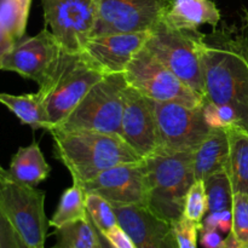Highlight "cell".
Instances as JSON below:
<instances>
[{"label": "cell", "mask_w": 248, "mask_h": 248, "mask_svg": "<svg viewBox=\"0 0 248 248\" xmlns=\"http://www.w3.org/2000/svg\"><path fill=\"white\" fill-rule=\"evenodd\" d=\"M55 157L73 178L84 186L111 167L143 160L120 135L86 130L52 128Z\"/></svg>", "instance_id": "2"}, {"label": "cell", "mask_w": 248, "mask_h": 248, "mask_svg": "<svg viewBox=\"0 0 248 248\" xmlns=\"http://www.w3.org/2000/svg\"><path fill=\"white\" fill-rule=\"evenodd\" d=\"M205 34L177 29L164 19L150 31L144 47L203 98L201 48Z\"/></svg>", "instance_id": "5"}, {"label": "cell", "mask_w": 248, "mask_h": 248, "mask_svg": "<svg viewBox=\"0 0 248 248\" xmlns=\"http://www.w3.org/2000/svg\"><path fill=\"white\" fill-rule=\"evenodd\" d=\"M56 244L51 248H102L97 228L89 215L84 219L56 228Z\"/></svg>", "instance_id": "22"}, {"label": "cell", "mask_w": 248, "mask_h": 248, "mask_svg": "<svg viewBox=\"0 0 248 248\" xmlns=\"http://www.w3.org/2000/svg\"><path fill=\"white\" fill-rule=\"evenodd\" d=\"M97 230H98V229H97ZM98 234H99V240H101L102 248H115V247H113V245H111L110 242L108 241V239H107V237L104 236V235L102 234L99 230H98Z\"/></svg>", "instance_id": "37"}, {"label": "cell", "mask_w": 248, "mask_h": 248, "mask_svg": "<svg viewBox=\"0 0 248 248\" xmlns=\"http://www.w3.org/2000/svg\"><path fill=\"white\" fill-rule=\"evenodd\" d=\"M201 245L205 248H219L223 242V237L219 232L215 229H201Z\"/></svg>", "instance_id": "34"}, {"label": "cell", "mask_w": 248, "mask_h": 248, "mask_svg": "<svg viewBox=\"0 0 248 248\" xmlns=\"http://www.w3.org/2000/svg\"><path fill=\"white\" fill-rule=\"evenodd\" d=\"M211 36L205 35L201 48L203 104L230 107L248 131V41L224 31Z\"/></svg>", "instance_id": "1"}, {"label": "cell", "mask_w": 248, "mask_h": 248, "mask_svg": "<svg viewBox=\"0 0 248 248\" xmlns=\"http://www.w3.org/2000/svg\"><path fill=\"white\" fill-rule=\"evenodd\" d=\"M40 248H45V247H40Z\"/></svg>", "instance_id": "40"}, {"label": "cell", "mask_w": 248, "mask_h": 248, "mask_svg": "<svg viewBox=\"0 0 248 248\" xmlns=\"http://www.w3.org/2000/svg\"><path fill=\"white\" fill-rule=\"evenodd\" d=\"M124 77L128 86L155 102L203 106L202 97L186 86L145 47L133 57Z\"/></svg>", "instance_id": "8"}, {"label": "cell", "mask_w": 248, "mask_h": 248, "mask_svg": "<svg viewBox=\"0 0 248 248\" xmlns=\"http://www.w3.org/2000/svg\"><path fill=\"white\" fill-rule=\"evenodd\" d=\"M0 104L14 113L22 125L31 126L33 130L44 128L48 132L52 130L50 116L38 92L26 94H10L0 92Z\"/></svg>", "instance_id": "20"}, {"label": "cell", "mask_w": 248, "mask_h": 248, "mask_svg": "<svg viewBox=\"0 0 248 248\" xmlns=\"http://www.w3.org/2000/svg\"><path fill=\"white\" fill-rule=\"evenodd\" d=\"M86 210L94 227L103 235L119 225L114 206L97 194H86Z\"/></svg>", "instance_id": "26"}, {"label": "cell", "mask_w": 248, "mask_h": 248, "mask_svg": "<svg viewBox=\"0 0 248 248\" xmlns=\"http://www.w3.org/2000/svg\"><path fill=\"white\" fill-rule=\"evenodd\" d=\"M229 136V159L227 172L234 194L248 195V131L240 126L227 127Z\"/></svg>", "instance_id": "21"}, {"label": "cell", "mask_w": 248, "mask_h": 248, "mask_svg": "<svg viewBox=\"0 0 248 248\" xmlns=\"http://www.w3.org/2000/svg\"><path fill=\"white\" fill-rule=\"evenodd\" d=\"M118 223L137 248H178L173 224L145 206H114Z\"/></svg>", "instance_id": "16"}, {"label": "cell", "mask_w": 248, "mask_h": 248, "mask_svg": "<svg viewBox=\"0 0 248 248\" xmlns=\"http://www.w3.org/2000/svg\"><path fill=\"white\" fill-rule=\"evenodd\" d=\"M232 232L237 241L248 248V195L236 193L232 199Z\"/></svg>", "instance_id": "28"}, {"label": "cell", "mask_w": 248, "mask_h": 248, "mask_svg": "<svg viewBox=\"0 0 248 248\" xmlns=\"http://www.w3.org/2000/svg\"><path fill=\"white\" fill-rule=\"evenodd\" d=\"M98 21L94 35L152 31L172 0H97ZM93 35V36H94Z\"/></svg>", "instance_id": "12"}, {"label": "cell", "mask_w": 248, "mask_h": 248, "mask_svg": "<svg viewBox=\"0 0 248 248\" xmlns=\"http://www.w3.org/2000/svg\"><path fill=\"white\" fill-rule=\"evenodd\" d=\"M104 236L108 239V241L115 248H137L136 245L133 244L132 239L128 236L127 232L120 225H116L113 230H110Z\"/></svg>", "instance_id": "33"}, {"label": "cell", "mask_w": 248, "mask_h": 248, "mask_svg": "<svg viewBox=\"0 0 248 248\" xmlns=\"http://www.w3.org/2000/svg\"><path fill=\"white\" fill-rule=\"evenodd\" d=\"M206 195H207L208 212H218L232 208V182L227 171H220L212 174L205 181Z\"/></svg>", "instance_id": "25"}, {"label": "cell", "mask_w": 248, "mask_h": 248, "mask_svg": "<svg viewBox=\"0 0 248 248\" xmlns=\"http://www.w3.org/2000/svg\"><path fill=\"white\" fill-rule=\"evenodd\" d=\"M82 188L86 194H97L113 206L137 205L147 207L148 184L144 159L111 167Z\"/></svg>", "instance_id": "13"}, {"label": "cell", "mask_w": 248, "mask_h": 248, "mask_svg": "<svg viewBox=\"0 0 248 248\" xmlns=\"http://www.w3.org/2000/svg\"><path fill=\"white\" fill-rule=\"evenodd\" d=\"M246 26H247V31H248V14L246 16ZM247 41H248V35H247Z\"/></svg>", "instance_id": "39"}, {"label": "cell", "mask_w": 248, "mask_h": 248, "mask_svg": "<svg viewBox=\"0 0 248 248\" xmlns=\"http://www.w3.org/2000/svg\"><path fill=\"white\" fill-rule=\"evenodd\" d=\"M33 0H0V29L14 41L26 35L29 11Z\"/></svg>", "instance_id": "24"}, {"label": "cell", "mask_w": 248, "mask_h": 248, "mask_svg": "<svg viewBox=\"0 0 248 248\" xmlns=\"http://www.w3.org/2000/svg\"><path fill=\"white\" fill-rule=\"evenodd\" d=\"M46 26L65 52H81L94 35L97 0H41Z\"/></svg>", "instance_id": "9"}, {"label": "cell", "mask_w": 248, "mask_h": 248, "mask_svg": "<svg viewBox=\"0 0 248 248\" xmlns=\"http://www.w3.org/2000/svg\"><path fill=\"white\" fill-rule=\"evenodd\" d=\"M232 227V213L230 210L210 212L202 220L201 229H215L222 232H230Z\"/></svg>", "instance_id": "32"}, {"label": "cell", "mask_w": 248, "mask_h": 248, "mask_svg": "<svg viewBox=\"0 0 248 248\" xmlns=\"http://www.w3.org/2000/svg\"><path fill=\"white\" fill-rule=\"evenodd\" d=\"M206 212H208V205L205 182L195 181L186 193L183 217L202 228V220Z\"/></svg>", "instance_id": "27"}, {"label": "cell", "mask_w": 248, "mask_h": 248, "mask_svg": "<svg viewBox=\"0 0 248 248\" xmlns=\"http://www.w3.org/2000/svg\"><path fill=\"white\" fill-rule=\"evenodd\" d=\"M195 181H203L212 174L227 171L229 159V136L227 127H212L194 152Z\"/></svg>", "instance_id": "17"}, {"label": "cell", "mask_w": 248, "mask_h": 248, "mask_svg": "<svg viewBox=\"0 0 248 248\" xmlns=\"http://www.w3.org/2000/svg\"><path fill=\"white\" fill-rule=\"evenodd\" d=\"M160 149L194 153L211 131L203 106L181 102H155Z\"/></svg>", "instance_id": "10"}, {"label": "cell", "mask_w": 248, "mask_h": 248, "mask_svg": "<svg viewBox=\"0 0 248 248\" xmlns=\"http://www.w3.org/2000/svg\"><path fill=\"white\" fill-rule=\"evenodd\" d=\"M45 193L36 186L14 181L9 173L0 179V206L27 248L45 247L47 220Z\"/></svg>", "instance_id": "7"}, {"label": "cell", "mask_w": 248, "mask_h": 248, "mask_svg": "<svg viewBox=\"0 0 248 248\" xmlns=\"http://www.w3.org/2000/svg\"><path fill=\"white\" fill-rule=\"evenodd\" d=\"M193 154L159 149L144 159L147 207L172 224L183 217L186 193L195 182Z\"/></svg>", "instance_id": "3"}, {"label": "cell", "mask_w": 248, "mask_h": 248, "mask_svg": "<svg viewBox=\"0 0 248 248\" xmlns=\"http://www.w3.org/2000/svg\"><path fill=\"white\" fill-rule=\"evenodd\" d=\"M127 86L124 74L106 75L87 92L79 106L57 128L120 135Z\"/></svg>", "instance_id": "6"}, {"label": "cell", "mask_w": 248, "mask_h": 248, "mask_svg": "<svg viewBox=\"0 0 248 248\" xmlns=\"http://www.w3.org/2000/svg\"><path fill=\"white\" fill-rule=\"evenodd\" d=\"M203 115L210 127H229L240 126L239 118L232 108L215 103L203 104Z\"/></svg>", "instance_id": "29"}, {"label": "cell", "mask_w": 248, "mask_h": 248, "mask_svg": "<svg viewBox=\"0 0 248 248\" xmlns=\"http://www.w3.org/2000/svg\"><path fill=\"white\" fill-rule=\"evenodd\" d=\"M86 217V193L81 186L73 183L72 186L63 191L57 208L50 219V225L60 228Z\"/></svg>", "instance_id": "23"}, {"label": "cell", "mask_w": 248, "mask_h": 248, "mask_svg": "<svg viewBox=\"0 0 248 248\" xmlns=\"http://www.w3.org/2000/svg\"><path fill=\"white\" fill-rule=\"evenodd\" d=\"M149 35L150 31L94 35L81 52L106 75L124 74L133 57L145 46Z\"/></svg>", "instance_id": "15"}, {"label": "cell", "mask_w": 248, "mask_h": 248, "mask_svg": "<svg viewBox=\"0 0 248 248\" xmlns=\"http://www.w3.org/2000/svg\"><path fill=\"white\" fill-rule=\"evenodd\" d=\"M6 173H7V170L2 169V167L0 166V179H1L4 176H6Z\"/></svg>", "instance_id": "38"}, {"label": "cell", "mask_w": 248, "mask_h": 248, "mask_svg": "<svg viewBox=\"0 0 248 248\" xmlns=\"http://www.w3.org/2000/svg\"><path fill=\"white\" fill-rule=\"evenodd\" d=\"M104 77L106 74L84 52L62 51L52 75L38 91L52 128L62 125L87 92Z\"/></svg>", "instance_id": "4"}, {"label": "cell", "mask_w": 248, "mask_h": 248, "mask_svg": "<svg viewBox=\"0 0 248 248\" xmlns=\"http://www.w3.org/2000/svg\"><path fill=\"white\" fill-rule=\"evenodd\" d=\"M178 248H198V235L201 230L200 225L182 217L173 223Z\"/></svg>", "instance_id": "30"}, {"label": "cell", "mask_w": 248, "mask_h": 248, "mask_svg": "<svg viewBox=\"0 0 248 248\" xmlns=\"http://www.w3.org/2000/svg\"><path fill=\"white\" fill-rule=\"evenodd\" d=\"M120 136L143 159L160 149L155 101L130 86L125 91Z\"/></svg>", "instance_id": "14"}, {"label": "cell", "mask_w": 248, "mask_h": 248, "mask_svg": "<svg viewBox=\"0 0 248 248\" xmlns=\"http://www.w3.org/2000/svg\"><path fill=\"white\" fill-rule=\"evenodd\" d=\"M219 248H244V246L237 241L235 235L230 232H228V236L223 240L222 245H220Z\"/></svg>", "instance_id": "36"}, {"label": "cell", "mask_w": 248, "mask_h": 248, "mask_svg": "<svg viewBox=\"0 0 248 248\" xmlns=\"http://www.w3.org/2000/svg\"><path fill=\"white\" fill-rule=\"evenodd\" d=\"M162 19L173 28L199 31L203 24L216 28L220 21V11L212 0H172Z\"/></svg>", "instance_id": "18"}, {"label": "cell", "mask_w": 248, "mask_h": 248, "mask_svg": "<svg viewBox=\"0 0 248 248\" xmlns=\"http://www.w3.org/2000/svg\"><path fill=\"white\" fill-rule=\"evenodd\" d=\"M50 165L46 162L36 142L18 148L7 170V173L14 181L31 186H38L50 176Z\"/></svg>", "instance_id": "19"}, {"label": "cell", "mask_w": 248, "mask_h": 248, "mask_svg": "<svg viewBox=\"0 0 248 248\" xmlns=\"http://www.w3.org/2000/svg\"><path fill=\"white\" fill-rule=\"evenodd\" d=\"M62 51L52 31L44 28L36 35L17 40L5 56L1 70L17 73L43 86L57 67Z\"/></svg>", "instance_id": "11"}, {"label": "cell", "mask_w": 248, "mask_h": 248, "mask_svg": "<svg viewBox=\"0 0 248 248\" xmlns=\"http://www.w3.org/2000/svg\"><path fill=\"white\" fill-rule=\"evenodd\" d=\"M14 44V39L10 35H7L2 29H0V70H1L2 61H4L5 56L9 53V51L11 50Z\"/></svg>", "instance_id": "35"}, {"label": "cell", "mask_w": 248, "mask_h": 248, "mask_svg": "<svg viewBox=\"0 0 248 248\" xmlns=\"http://www.w3.org/2000/svg\"><path fill=\"white\" fill-rule=\"evenodd\" d=\"M0 248H27L0 206Z\"/></svg>", "instance_id": "31"}]
</instances>
